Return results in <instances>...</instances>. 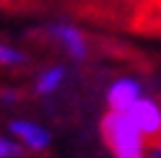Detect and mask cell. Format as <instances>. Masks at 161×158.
Segmentation results:
<instances>
[{"instance_id":"6","label":"cell","mask_w":161,"mask_h":158,"mask_svg":"<svg viewBox=\"0 0 161 158\" xmlns=\"http://www.w3.org/2000/svg\"><path fill=\"white\" fill-rule=\"evenodd\" d=\"M11 130H13V135L21 137L29 148H34V150H42V148H47V143H49V135L42 130V127L31 124V122H13Z\"/></svg>"},{"instance_id":"1","label":"cell","mask_w":161,"mask_h":158,"mask_svg":"<svg viewBox=\"0 0 161 158\" xmlns=\"http://www.w3.org/2000/svg\"><path fill=\"white\" fill-rule=\"evenodd\" d=\"M102 137L114 158H143L146 143L122 112H107L102 119Z\"/></svg>"},{"instance_id":"7","label":"cell","mask_w":161,"mask_h":158,"mask_svg":"<svg viewBox=\"0 0 161 158\" xmlns=\"http://www.w3.org/2000/svg\"><path fill=\"white\" fill-rule=\"evenodd\" d=\"M63 75H65L63 67H52V70H47L42 78H39L36 91H39V93H49V91H55V88L60 86V81H63Z\"/></svg>"},{"instance_id":"8","label":"cell","mask_w":161,"mask_h":158,"mask_svg":"<svg viewBox=\"0 0 161 158\" xmlns=\"http://www.w3.org/2000/svg\"><path fill=\"white\" fill-rule=\"evenodd\" d=\"M0 62L3 65H21V62H26V55L18 52V49H11V47L0 44Z\"/></svg>"},{"instance_id":"10","label":"cell","mask_w":161,"mask_h":158,"mask_svg":"<svg viewBox=\"0 0 161 158\" xmlns=\"http://www.w3.org/2000/svg\"><path fill=\"white\" fill-rule=\"evenodd\" d=\"M143 158H161V140H156V137H153V140L148 143V150H146Z\"/></svg>"},{"instance_id":"12","label":"cell","mask_w":161,"mask_h":158,"mask_svg":"<svg viewBox=\"0 0 161 158\" xmlns=\"http://www.w3.org/2000/svg\"><path fill=\"white\" fill-rule=\"evenodd\" d=\"M156 140H161V132H158V135H156Z\"/></svg>"},{"instance_id":"4","label":"cell","mask_w":161,"mask_h":158,"mask_svg":"<svg viewBox=\"0 0 161 158\" xmlns=\"http://www.w3.org/2000/svg\"><path fill=\"white\" fill-rule=\"evenodd\" d=\"M49 31V39L52 42H60L65 49L73 57H86V39H83V34L80 31H75L73 26H52V29H47Z\"/></svg>"},{"instance_id":"9","label":"cell","mask_w":161,"mask_h":158,"mask_svg":"<svg viewBox=\"0 0 161 158\" xmlns=\"http://www.w3.org/2000/svg\"><path fill=\"white\" fill-rule=\"evenodd\" d=\"M26 150L16 143H8L5 137H0V158H21Z\"/></svg>"},{"instance_id":"3","label":"cell","mask_w":161,"mask_h":158,"mask_svg":"<svg viewBox=\"0 0 161 158\" xmlns=\"http://www.w3.org/2000/svg\"><path fill=\"white\" fill-rule=\"evenodd\" d=\"M127 26L138 34H161V0H138L130 11Z\"/></svg>"},{"instance_id":"11","label":"cell","mask_w":161,"mask_h":158,"mask_svg":"<svg viewBox=\"0 0 161 158\" xmlns=\"http://www.w3.org/2000/svg\"><path fill=\"white\" fill-rule=\"evenodd\" d=\"M16 3H18V0H0V5H8V8H13Z\"/></svg>"},{"instance_id":"2","label":"cell","mask_w":161,"mask_h":158,"mask_svg":"<svg viewBox=\"0 0 161 158\" xmlns=\"http://www.w3.org/2000/svg\"><path fill=\"white\" fill-rule=\"evenodd\" d=\"M122 114L133 122V127L140 135H158L161 132V109L153 101H148V98L133 101Z\"/></svg>"},{"instance_id":"5","label":"cell","mask_w":161,"mask_h":158,"mask_svg":"<svg viewBox=\"0 0 161 158\" xmlns=\"http://www.w3.org/2000/svg\"><path fill=\"white\" fill-rule=\"evenodd\" d=\"M138 98H140V86L135 81H117L109 88V106H112V112H125Z\"/></svg>"}]
</instances>
